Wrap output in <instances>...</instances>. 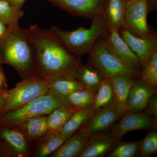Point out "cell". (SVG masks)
<instances>
[{
  "instance_id": "ac0fdd59",
  "label": "cell",
  "mask_w": 157,
  "mask_h": 157,
  "mask_svg": "<svg viewBox=\"0 0 157 157\" xmlns=\"http://www.w3.org/2000/svg\"><path fill=\"white\" fill-rule=\"evenodd\" d=\"M46 115L31 118L12 125L22 133L30 144L48 132Z\"/></svg>"
},
{
  "instance_id": "5bb4252c",
  "label": "cell",
  "mask_w": 157,
  "mask_h": 157,
  "mask_svg": "<svg viewBox=\"0 0 157 157\" xmlns=\"http://www.w3.org/2000/svg\"><path fill=\"white\" fill-rule=\"evenodd\" d=\"M105 39L109 47L121 59L131 67L140 71L142 66L140 59L123 39L118 31L109 29Z\"/></svg>"
},
{
  "instance_id": "4316f807",
  "label": "cell",
  "mask_w": 157,
  "mask_h": 157,
  "mask_svg": "<svg viewBox=\"0 0 157 157\" xmlns=\"http://www.w3.org/2000/svg\"><path fill=\"white\" fill-rule=\"evenodd\" d=\"M22 9L15 8L11 2L0 0V21L8 26L18 23L23 16Z\"/></svg>"
},
{
  "instance_id": "f35d334b",
  "label": "cell",
  "mask_w": 157,
  "mask_h": 157,
  "mask_svg": "<svg viewBox=\"0 0 157 157\" xmlns=\"http://www.w3.org/2000/svg\"><path fill=\"white\" fill-rule=\"evenodd\" d=\"M1 64H1V62H0V65H1Z\"/></svg>"
},
{
  "instance_id": "f546056e",
  "label": "cell",
  "mask_w": 157,
  "mask_h": 157,
  "mask_svg": "<svg viewBox=\"0 0 157 157\" xmlns=\"http://www.w3.org/2000/svg\"><path fill=\"white\" fill-rule=\"evenodd\" d=\"M157 132L152 130L142 140H140L139 156L148 157L157 153Z\"/></svg>"
},
{
  "instance_id": "3957f363",
  "label": "cell",
  "mask_w": 157,
  "mask_h": 157,
  "mask_svg": "<svg viewBox=\"0 0 157 157\" xmlns=\"http://www.w3.org/2000/svg\"><path fill=\"white\" fill-rule=\"evenodd\" d=\"M51 30L70 53L80 58L88 53L99 39L106 37L109 29L101 13L93 18L88 28L80 27L69 31L53 26Z\"/></svg>"
},
{
  "instance_id": "277c9868",
  "label": "cell",
  "mask_w": 157,
  "mask_h": 157,
  "mask_svg": "<svg viewBox=\"0 0 157 157\" xmlns=\"http://www.w3.org/2000/svg\"><path fill=\"white\" fill-rule=\"evenodd\" d=\"M67 106H70L63 97L49 90L22 107L0 114V125H12L31 118L48 115L57 108Z\"/></svg>"
},
{
  "instance_id": "ffe728a7",
  "label": "cell",
  "mask_w": 157,
  "mask_h": 157,
  "mask_svg": "<svg viewBox=\"0 0 157 157\" xmlns=\"http://www.w3.org/2000/svg\"><path fill=\"white\" fill-rule=\"evenodd\" d=\"M104 76L98 69L87 63L78 67L75 79L82 86L97 92Z\"/></svg>"
},
{
  "instance_id": "1f68e13d",
  "label": "cell",
  "mask_w": 157,
  "mask_h": 157,
  "mask_svg": "<svg viewBox=\"0 0 157 157\" xmlns=\"http://www.w3.org/2000/svg\"><path fill=\"white\" fill-rule=\"evenodd\" d=\"M9 90L0 92V113L2 110L8 99Z\"/></svg>"
},
{
  "instance_id": "83f0119b",
  "label": "cell",
  "mask_w": 157,
  "mask_h": 157,
  "mask_svg": "<svg viewBox=\"0 0 157 157\" xmlns=\"http://www.w3.org/2000/svg\"><path fill=\"white\" fill-rule=\"evenodd\" d=\"M140 71L139 79L156 88L157 86V50L151 55L144 67Z\"/></svg>"
},
{
  "instance_id": "836d02e7",
  "label": "cell",
  "mask_w": 157,
  "mask_h": 157,
  "mask_svg": "<svg viewBox=\"0 0 157 157\" xmlns=\"http://www.w3.org/2000/svg\"><path fill=\"white\" fill-rule=\"evenodd\" d=\"M26 0H11V2L15 8L21 9L24 4Z\"/></svg>"
},
{
  "instance_id": "d4e9b609",
  "label": "cell",
  "mask_w": 157,
  "mask_h": 157,
  "mask_svg": "<svg viewBox=\"0 0 157 157\" xmlns=\"http://www.w3.org/2000/svg\"><path fill=\"white\" fill-rule=\"evenodd\" d=\"M48 81L49 90L63 97L78 90L86 88L74 78H58Z\"/></svg>"
},
{
  "instance_id": "44dd1931",
  "label": "cell",
  "mask_w": 157,
  "mask_h": 157,
  "mask_svg": "<svg viewBox=\"0 0 157 157\" xmlns=\"http://www.w3.org/2000/svg\"><path fill=\"white\" fill-rule=\"evenodd\" d=\"M108 77L114 92L115 101L121 107L127 109V99L136 78L124 75H114Z\"/></svg>"
},
{
  "instance_id": "5b68a950",
  "label": "cell",
  "mask_w": 157,
  "mask_h": 157,
  "mask_svg": "<svg viewBox=\"0 0 157 157\" xmlns=\"http://www.w3.org/2000/svg\"><path fill=\"white\" fill-rule=\"evenodd\" d=\"M88 63L105 76L127 75L137 78L140 71L131 67L114 53L105 37L99 39L88 53Z\"/></svg>"
},
{
  "instance_id": "8fae6325",
  "label": "cell",
  "mask_w": 157,
  "mask_h": 157,
  "mask_svg": "<svg viewBox=\"0 0 157 157\" xmlns=\"http://www.w3.org/2000/svg\"><path fill=\"white\" fill-rule=\"evenodd\" d=\"M0 139L8 157H25L30 155V144L22 133L14 126L0 125Z\"/></svg>"
},
{
  "instance_id": "74e56055",
  "label": "cell",
  "mask_w": 157,
  "mask_h": 157,
  "mask_svg": "<svg viewBox=\"0 0 157 157\" xmlns=\"http://www.w3.org/2000/svg\"><path fill=\"white\" fill-rule=\"evenodd\" d=\"M7 1H10V2H11V0H7Z\"/></svg>"
},
{
  "instance_id": "7a4b0ae2",
  "label": "cell",
  "mask_w": 157,
  "mask_h": 157,
  "mask_svg": "<svg viewBox=\"0 0 157 157\" xmlns=\"http://www.w3.org/2000/svg\"><path fill=\"white\" fill-rule=\"evenodd\" d=\"M0 62L10 65L25 79L35 76L36 52L26 29L18 23L8 26L5 36L0 40Z\"/></svg>"
},
{
  "instance_id": "f1b7e54d",
  "label": "cell",
  "mask_w": 157,
  "mask_h": 157,
  "mask_svg": "<svg viewBox=\"0 0 157 157\" xmlns=\"http://www.w3.org/2000/svg\"><path fill=\"white\" fill-rule=\"evenodd\" d=\"M140 140L118 142L107 155L108 157H134L139 155Z\"/></svg>"
},
{
  "instance_id": "4dcf8cb0",
  "label": "cell",
  "mask_w": 157,
  "mask_h": 157,
  "mask_svg": "<svg viewBox=\"0 0 157 157\" xmlns=\"http://www.w3.org/2000/svg\"><path fill=\"white\" fill-rule=\"evenodd\" d=\"M145 111L155 120H157V96L156 94L150 99Z\"/></svg>"
},
{
  "instance_id": "4fadbf2b",
  "label": "cell",
  "mask_w": 157,
  "mask_h": 157,
  "mask_svg": "<svg viewBox=\"0 0 157 157\" xmlns=\"http://www.w3.org/2000/svg\"><path fill=\"white\" fill-rule=\"evenodd\" d=\"M120 140L109 130L92 134L78 157H102L108 155Z\"/></svg>"
},
{
  "instance_id": "ab89813d",
  "label": "cell",
  "mask_w": 157,
  "mask_h": 157,
  "mask_svg": "<svg viewBox=\"0 0 157 157\" xmlns=\"http://www.w3.org/2000/svg\"><path fill=\"white\" fill-rule=\"evenodd\" d=\"M126 1H129V0H125Z\"/></svg>"
},
{
  "instance_id": "6da1fadb",
  "label": "cell",
  "mask_w": 157,
  "mask_h": 157,
  "mask_svg": "<svg viewBox=\"0 0 157 157\" xmlns=\"http://www.w3.org/2000/svg\"><path fill=\"white\" fill-rule=\"evenodd\" d=\"M36 52L35 76L50 80L75 78L81 59L70 53L51 30L32 25L26 29Z\"/></svg>"
},
{
  "instance_id": "d590c367",
  "label": "cell",
  "mask_w": 157,
  "mask_h": 157,
  "mask_svg": "<svg viewBox=\"0 0 157 157\" xmlns=\"http://www.w3.org/2000/svg\"><path fill=\"white\" fill-rule=\"evenodd\" d=\"M8 157L2 141L0 139V157Z\"/></svg>"
},
{
  "instance_id": "52a82bcc",
  "label": "cell",
  "mask_w": 157,
  "mask_h": 157,
  "mask_svg": "<svg viewBox=\"0 0 157 157\" xmlns=\"http://www.w3.org/2000/svg\"><path fill=\"white\" fill-rule=\"evenodd\" d=\"M150 2V0L126 1L124 29L140 38H146L153 33L147 21Z\"/></svg>"
},
{
  "instance_id": "7c38bea8",
  "label": "cell",
  "mask_w": 157,
  "mask_h": 157,
  "mask_svg": "<svg viewBox=\"0 0 157 157\" xmlns=\"http://www.w3.org/2000/svg\"><path fill=\"white\" fill-rule=\"evenodd\" d=\"M119 32L140 59L143 69L151 55L157 50V37L155 33L154 32L148 37L142 38L135 36L124 29H122Z\"/></svg>"
},
{
  "instance_id": "e0dca14e",
  "label": "cell",
  "mask_w": 157,
  "mask_h": 157,
  "mask_svg": "<svg viewBox=\"0 0 157 157\" xmlns=\"http://www.w3.org/2000/svg\"><path fill=\"white\" fill-rule=\"evenodd\" d=\"M125 0H107L103 14L109 29L119 32L124 26Z\"/></svg>"
},
{
  "instance_id": "30bf717a",
  "label": "cell",
  "mask_w": 157,
  "mask_h": 157,
  "mask_svg": "<svg viewBox=\"0 0 157 157\" xmlns=\"http://www.w3.org/2000/svg\"><path fill=\"white\" fill-rule=\"evenodd\" d=\"M74 16L92 19L103 13L107 0H47Z\"/></svg>"
},
{
  "instance_id": "2e32d148",
  "label": "cell",
  "mask_w": 157,
  "mask_h": 157,
  "mask_svg": "<svg viewBox=\"0 0 157 157\" xmlns=\"http://www.w3.org/2000/svg\"><path fill=\"white\" fill-rule=\"evenodd\" d=\"M90 135L82 129L66 139L51 157L79 156L86 146Z\"/></svg>"
},
{
  "instance_id": "cb8c5ba5",
  "label": "cell",
  "mask_w": 157,
  "mask_h": 157,
  "mask_svg": "<svg viewBox=\"0 0 157 157\" xmlns=\"http://www.w3.org/2000/svg\"><path fill=\"white\" fill-rule=\"evenodd\" d=\"M78 109L67 106L54 109L46 115L48 132L60 131L71 115Z\"/></svg>"
},
{
  "instance_id": "d6a6232c",
  "label": "cell",
  "mask_w": 157,
  "mask_h": 157,
  "mask_svg": "<svg viewBox=\"0 0 157 157\" xmlns=\"http://www.w3.org/2000/svg\"><path fill=\"white\" fill-rule=\"evenodd\" d=\"M8 88L6 77L3 73L2 69L1 67V65H0V92L8 90Z\"/></svg>"
},
{
  "instance_id": "9a60e30c",
  "label": "cell",
  "mask_w": 157,
  "mask_h": 157,
  "mask_svg": "<svg viewBox=\"0 0 157 157\" xmlns=\"http://www.w3.org/2000/svg\"><path fill=\"white\" fill-rule=\"evenodd\" d=\"M156 88L136 79L127 99V112L142 111L146 108L150 99L156 94Z\"/></svg>"
},
{
  "instance_id": "9c48e42d",
  "label": "cell",
  "mask_w": 157,
  "mask_h": 157,
  "mask_svg": "<svg viewBox=\"0 0 157 157\" xmlns=\"http://www.w3.org/2000/svg\"><path fill=\"white\" fill-rule=\"evenodd\" d=\"M127 112L114 101L107 107L101 109L88 119L81 128L92 135L110 129Z\"/></svg>"
},
{
  "instance_id": "603a6c76",
  "label": "cell",
  "mask_w": 157,
  "mask_h": 157,
  "mask_svg": "<svg viewBox=\"0 0 157 157\" xmlns=\"http://www.w3.org/2000/svg\"><path fill=\"white\" fill-rule=\"evenodd\" d=\"M114 101L115 96L111 82L109 77L104 76L100 87L96 92L92 104V115L109 106Z\"/></svg>"
},
{
  "instance_id": "d6986e66",
  "label": "cell",
  "mask_w": 157,
  "mask_h": 157,
  "mask_svg": "<svg viewBox=\"0 0 157 157\" xmlns=\"http://www.w3.org/2000/svg\"><path fill=\"white\" fill-rule=\"evenodd\" d=\"M66 139L60 131L48 132L37 139L33 151L35 157H45L51 155L60 147Z\"/></svg>"
},
{
  "instance_id": "8d00e7d4",
  "label": "cell",
  "mask_w": 157,
  "mask_h": 157,
  "mask_svg": "<svg viewBox=\"0 0 157 157\" xmlns=\"http://www.w3.org/2000/svg\"><path fill=\"white\" fill-rule=\"evenodd\" d=\"M151 1H152V0H150ZM152 1H154L155 2H156L157 0H152Z\"/></svg>"
},
{
  "instance_id": "484cf974",
  "label": "cell",
  "mask_w": 157,
  "mask_h": 157,
  "mask_svg": "<svg viewBox=\"0 0 157 157\" xmlns=\"http://www.w3.org/2000/svg\"><path fill=\"white\" fill-rule=\"evenodd\" d=\"M96 92L89 89L78 90L64 97L71 107L81 109L91 105Z\"/></svg>"
},
{
  "instance_id": "8992f818",
  "label": "cell",
  "mask_w": 157,
  "mask_h": 157,
  "mask_svg": "<svg viewBox=\"0 0 157 157\" xmlns=\"http://www.w3.org/2000/svg\"><path fill=\"white\" fill-rule=\"evenodd\" d=\"M49 81L36 76L22 79L9 90L7 102L0 114L17 109L48 93Z\"/></svg>"
},
{
  "instance_id": "e575fe53",
  "label": "cell",
  "mask_w": 157,
  "mask_h": 157,
  "mask_svg": "<svg viewBox=\"0 0 157 157\" xmlns=\"http://www.w3.org/2000/svg\"><path fill=\"white\" fill-rule=\"evenodd\" d=\"M6 25L0 21V40L5 36L7 32V28L6 27Z\"/></svg>"
},
{
  "instance_id": "ba28073f",
  "label": "cell",
  "mask_w": 157,
  "mask_h": 157,
  "mask_svg": "<svg viewBox=\"0 0 157 157\" xmlns=\"http://www.w3.org/2000/svg\"><path fill=\"white\" fill-rule=\"evenodd\" d=\"M109 130L111 134L119 140L129 132L152 130L157 125V121L144 110L127 112Z\"/></svg>"
},
{
  "instance_id": "7402d4cb",
  "label": "cell",
  "mask_w": 157,
  "mask_h": 157,
  "mask_svg": "<svg viewBox=\"0 0 157 157\" xmlns=\"http://www.w3.org/2000/svg\"><path fill=\"white\" fill-rule=\"evenodd\" d=\"M91 105L78 109L71 115L64 125L60 130V133L65 139L72 136L81 129L92 115Z\"/></svg>"
}]
</instances>
